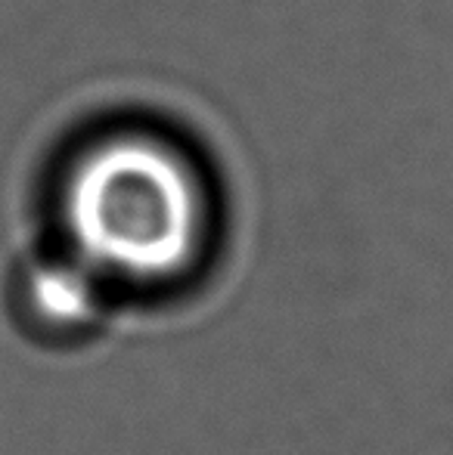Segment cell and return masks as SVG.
Instances as JSON below:
<instances>
[{
  "instance_id": "7a4b0ae2",
  "label": "cell",
  "mask_w": 453,
  "mask_h": 455,
  "mask_svg": "<svg viewBox=\"0 0 453 455\" xmlns=\"http://www.w3.org/2000/svg\"><path fill=\"white\" fill-rule=\"evenodd\" d=\"M35 300L53 319H78L91 307V294L81 275L66 270H50L35 279Z\"/></svg>"
},
{
  "instance_id": "6da1fadb",
  "label": "cell",
  "mask_w": 453,
  "mask_h": 455,
  "mask_svg": "<svg viewBox=\"0 0 453 455\" xmlns=\"http://www.w3.org/2000/svg\"><path fill=\"white\" fill-rule=\"evenodd\" d=\"M66 220L93 264L156 279L177 273L193 254L199 198L168 149L150 140H112L75 168Z\"/></svg>"
}]
</instances>
